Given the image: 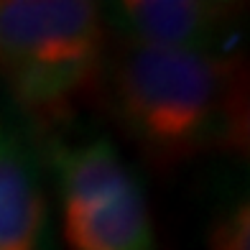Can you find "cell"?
Listing matches in <instances>:
<instances>
[{"instance_id": "cell-1", "label": "cell", "mask_w": 250, "mask_h": 250, "mask_svg": "<svg viewBox=\"0 0 250 250\" xmlns=\"http://www.w3.org/2000/svg\"><path fill=\"white\" fill-rule=\"evenodd\" d=\"M110 107L130 141L156 161H184L240 146L245 89L235 56L123 43L107 54Z\"/></svg>"}, {"instance_id": "cell-2", "label": "cell", "mask_w": 250, "mask_h": 250, "mask_svg": "<svg viewBox=\"0 0 250 250\" xmlns=\"http://www.w3.org/2000/svg\"><path fill=\"white\" fill-rule=\"evenodd\" d=\"M102 5L0 0V82L28 115L56 118L105 72Z\"/></svg>"}, {"instance_id": "cell-3", "label": "cell", "mask_w": 250, "mask_h": 250, "mask_svg": "<svg viewBox=\"0 0 250 250\" xmlns=\"http://www.w3.org/2000/svg\"><path fill=\"white\" fill-rule=\"evenodd\" d=\"M107 33L164 51L235 56L240 8L214 0H120L102 5Z\"/></svg>"}, {"instance_id": "cell-4", "label": "cell", "mask_w": 250, "mask_h": 250, "mask_svg": "<svg viewBox=\"0 0 250 250\" xmlns=\"http://www.w3.org/2000/svg\"><path fill=\"white\" fill-rule=\"evenodd\" d=\"M0 250H54L51 207L33 146L0 120Z\"/></svg>"}, {"instance_id": "cell-5", "label": "cell", "mask_w": 250, "mask_h": 250, "mask_svg": "<svg viewBox=\"0 0 250 250\" xmlns=\"http://www.w3.org/2000/svg\"><path fill=\"white\" fill-rule=\"evenodd\" d=\"M72 250H156V232L138 179L95 202L64 207Z\"/></svg>"}, {"instance_id": "cell-6", "label": "cell", "mask_w": 250, "mask_h": 250, "mask_svg": "<svg viewBox=\"0 0 250 250\" xmlns=\"http://www.w3.org/2000/svg\"><path fill=\"white\" fill-rule=\"evenodd\" d=\"M51 168L56 174L62 209L79 207L123 189L135 179L120 158L115 143L105 135L82 143H51Z\"/></svg>"}, {"instance_id": "cell-7", "label": "cell", "mask_w": 250, "mask_h": 250, "mask_svg": "<svg viewBox=\"0 0 250 250\" xmlns=\"http://www.w3.org/2000/svg\"><path fill=\"white\" fill-rule=\"evenodd\" d=\"M209 250H250V207L245 194H235L214 212L209 232Z\"/></svg>"}]
</instances>
